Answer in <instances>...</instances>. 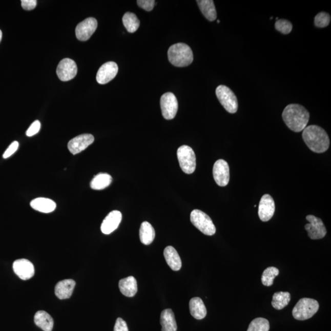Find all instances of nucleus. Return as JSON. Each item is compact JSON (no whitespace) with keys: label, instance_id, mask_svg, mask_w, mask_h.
Masks as SVG:
<instances>
[{"label":"nucleus","instance_id":"cd10ccee","mask_svg":"<svg viewBox=\"0 0 331 331\" xmlns=\"http://www.w3.org/2000/svg\"><path fill=\"white\" fill-rule=\"evenodd\" d=\"M290 300L291 295L288 292H277L273 295L272 305L277 310H282L288 305Z\"/></svg>","mask_w":331,"mask_h":331},{"label":"nucleus","instance_id":"473e14b6","mask_svg":"<svg viewBox=\"0 0 331 331\" xmlns=\"http://www.w3.org/2000/svg\"><path fill=\"white\" fill-rule=\"evenodd\" d=\"M275 27L280 33L287 34L292 32L293 25L289 21L285 19H278L275 24Z\"/></svg>","mask_w":331,"mask_h":331},{"label":"nucleus","instance_id":"2f4dec72","mask_svg":"<svg viewBox=\"0 0 331 331\" xmlns=\"http://www.w3.org/2000/svg\"><path fill=\"white\" fill-rule=\"evenodd\" d=\"M330 22V16L325 12H321L315 18V25L317 27L324 28L329 26Z\"/></svg>","mask_w":331,"mask_h":331},{"label":"nucleus","instance_id":"2eb2a0df","mask_svg":"<svg viewBox=\"0 0 331 331\" xmlns=\"http://www.w3.org/2000/svg\"><path fill=\"white\" fill-rule=\"evenodd\" d=\"M118 68L116 63L114 61H109L102 65L99 69L96 74V80L100 84H107L115 77L118 73Z\"/></svg>","mask_w":331,"mask_h":331},{"label":"nucleus","instance_id":"a878e982","mask_svg":"<svg viewBox=\"0 0 331 331\" xmlns=\"http://www.w3.org/2000/svg\"><path fill=\"white\" fill-rule=\"evenodd\" d=\"M200 10L204 17L209 21H214L217 18V11L214 1L212 0H198Z\"/></svg>","mask_w":331,"mask_h":331},{"label":"nucleus","instance_id":"9b49d317","mask_svg":"<svg viewBox=\"0 0 331 331\" xmlns=\"http://www.w3.org/2000/svg\"><path fill=\"white\" fill-rule=\"evenodd\" d=\"M77 73L76 62L70 58H64L59 63L57 68V76L61 81L66 82L73 79Z\"/></svg>","mask_w":331,"mask_h":331},{"label":"nucleus","instance_id":"e433bc0d","mask_svg":"<svg viewBox=\"0 0 331 331\" xmlns=\"http://www.w3.org/2000/svg\"><path fill=\"white\" fill-rule=\"evenodd\" d=\"M114 331H129L127 323L122 318H117L114 326Z\"/></svg>","mask_w":331,"mask_h":331},{"label":"nucleus","instance_id":"f257e3e1","mask_svg":"<svg viewBox=\"0 0 331 331\" xmlns=\"http://www.w3.org/2000/svg\"><path fill=\"white\" fill-rule=\"evenodd\" d=\"M283 121L289 129L296 133L301 132L307 127L310 114L302 106L292 104L286 106L282 114Z\"/></svg>","mask_w":331,"mask_h":331},{"label":"nucleus","instance_id":"f704fd0d","mask_svg":"<svg viewBox=\"0 0 331 331\" xmlns=\"http://www.w3.org/2000/svg\"><path fill=\"white\" fill-rule=\"evenodd\" d=\"M40 129V123L39 120H35L31 125L29 129L27 130L26 134L27 136L32 137L35 135L39 132Z\"/></svg>","mask_w":331,"mask_h":331},{"label":"nucleus","instance_id":"7c9ffc66","mask_svg":"<svg viewBox=\"0 0 331 331\" xmlns=\"http://www.w3.org/2000/svg\"><path fill=\"white\" fill-rule=\"evenodd\" d=\"M270 329V324L267 320L257 318L250 323L247 331H268Z\"/></svg>","mask_w":331,"mask_h":331},{"label":"nucleus","instance_id":"ea45409f","mask_svg":"<svg viewBox=\"0 0 331 331\" xmlns=\"http://www.w3.org/2000/svg\"><path fill=\"white\" fill-rule=\"evenodd\" d=\"M218 23H220V20H217Z\"/></svg>","mask_w":331,"mask_h":331},{"label":"nucleus","instance_id":"f8f14e48","mask_svg":"<svg viewBox=\"0 0 331 331\" xmlns=\"http://www.w3.org/2000/svg\"><path fill=\"white\" fill-rule=\"evenodd\" d=\"M213 176L218 185L225 187L229 184L230 168L225 160L220 159L215 162L213 168Z\"/></svg>","mask_w":331,"mask_h":331},{"label":"nucleus","instance_id":"58836bf2","mask_svg":"<svg viewBox=\"0 0 331 331\" xmlns=\"http://www.w3.org/2000/svg\"><path fill=\"white\" fill-rule=\"evenodd\" d=\"M2 36H3V33H2V30H0V43H1L2 42Z\"/></svg>","mask_w":331,"mask_h":331},{"label":"nucleus","instance_id":"72a5a7b5","mask_svg":"<svg viewBox=\"0 0 331 331\" xmlns=\"http://www.w3.org/2000/svg\"><path fill=\"white\" fill-rule=\"evenodd\" d=\"M137 4L147 11H151L154 8L155 1L154 0H137Z\"/></svg>","mask_w":331,"mask_h":331},{"label":"nucleus","instance_id":"a211bd4d","mask_svg":"<svg viewBox=\"0 0 331 331\" xmlns=\"http://www.w3.org/2000/svg\"><path fill=\"white\" fill-rule=\"evenodd\" d=\"M76 282L73 280L66 279L60 281L55 287V294L60 299L70 298L73 294Z\"/></svg>","mask_w":331,"mask_h":331},{"label":"nucleus","instance_id":"6ab92c4d","mask_svg":"<svg viewBox=\"0 0 331 331\" xmlns=\"http://www.w3.org/2000/svg\"><path fill=\"white\" fill-rule=\"evenodd\" d=\"M164 257L166 261L172 270L179 271L182 267V261L176 250L173 246H168L165 248Z\"/></svg>","mask_w":331,"mask_h":331},{"label":"nucleus","instance_id":"20e7f679","mask_svg":"<svg viewBox=\"0 0 331 331\" xmlns=\"http://www.w3.org/2000/svg\"><path fill=\"white\" fill-rule=\"evenodd\" d=\"M319 303L311 298L300 299L293 310V316L296 320H306L312 318L319 309Z\"/></svg>","mask_w":331,"mask_h":331},{"label":"nucleus","instance_id":"aec40b11","mask_svg":"<svg viewBox=\"0 0 331 331\" xmlns=\"http://www.w3.org/2000/svg\"><path fill=\"white\" fill-rule=\"evenodd\" d=\"M120 291L127 297L132 298L137 292V281L133 276L121 279L118 283Z\"/></svg>","mask_w":331,"mask_h":331},{"label":"nucleus","instance_id":"f3484780","mask_svg":"<svg viewBox=\"0 0 331 331\" xmlns=\"http://www.w3.org/2000/svg\"><path fill=\"white\" fill-rule=\"evenodd\" d=\"M122 218L120 211H113L110 212L103 220L101 230L103 234H110L117 229Z\"/></svg>","mask_w":331,"mask_h":331},{"label":"nucleus","instance_id":"4468645a","mask_svg":"<svg viewBox=\"0 0 331 331\" xmlns=\"http://www.w3.org/2000/svg\"><path fill=\"white\" fill-rule=\"evenodd\" d=\"M276 205L273 197L268 194L262 196L259 204L258 215L261 221L270 220L275 213Z\"/></svg>","mask_w":331,"mask_h":331},{"label":"nucleus","instance_id":"412c9836","mask_svg":"<svg viewBox=\"0 0 331 331\" xmlns=\"http://www.w3.org/2000/svg\"><path fill=\"white\" fill-rule=\"evenodd\" d=\"M31 207L34 210L43 213H51L55 211L57 205L52 199L45 198H37L30 202Z\"/></svg>","mask_w":331,"mask_h":331},{"label":"nucleus","instance_id":"c9c22d12","mask_svg":"<svg viewBox=\"0 0 331 331\" xmlns=\"http://www.w3.org/2000/svg\"><path fill=\"white\" fill-rule=\"evenodd\" d=\"M18 146H19V144H18V142L17 141H14L11 143L9 148L6 149L4 154H3V158L6 159L10 157L11 155H13L14 153L17 151Z\"/></svg>","mask_w":331,"mask_h":331},{"label":"nucleus","instance_id":"b1692460","mask_svg":"<svg viewBox=\"0 0 331 331\" xmlns=\"http://www.w3.org/2000/svg\"><path fill=\"white\" fill-rule=\"evenodd\" d=\"M160 323L162 331H177V326L174 314L171 309H166L161 312Z\"/></svg>","mask_w":331,"mask_h":331},{"label":"nucleus","instance_id":"5701e85b","mask_svg":"<svg viewBox=\"0 0 331 331\" xmlns=\"http://www.w3.org/2000/svg\"><path fill=\"white\" fill-rule=\"evenodd\" d=\"M34 323L44 331H52L54 327V320L45 311L37 312L34 317Z\"/></svg>","mask_w":331,"mask_h":331},{"label":"nucleus","instance_id":"4c0bfd02","mask_svg":"<svg viewBox=\"0 0 331 331\" xmlns=\"http://www.w3.org/2000/svg\"><path fill=\"white\" fill-rule=\"evenodd\" d=\"M21 5L25 10L31 11L36 8L37 2L36 0H23Z\"/></svg>","mask_w":331,"mask_h":331},{"label":"nucleus","instance_id":"4be33fe9","mask_svg":"<svg viewBox=\"0 0 331 331\" xmlns=\"http://www.w3.org/2000/svg\"><path fill=\"white\" fill-rule=\"evenodd\" d=\"M190 314L196 320H202L207 315V309L201 298H193L190 301Z\"/></svg>","mask_w":331,"mask_h":331},{"label":"nucleus","instance_id":"f03ea898","mask_svg":"<svg viewBox=\"0 0 331 331\" xmlns=\"http://www.w3.org/2000/svg\"><path fill=\"white\" fill-rule=\"evenodd\" d=\"M302 138L306 145L312 152L321 154L329 148L330 140L328 134L322 128L317 126H310L303 130Z\"/></svg>","mask_w":331,"mask_h":331},{"label":"nucleus","instance_id":"0eeeda50","mask_svg":"<svg viewBox=\"0 0 331 331\" xmlns=\"http://www.w3.org/2000/svg\"><path fill=\"white\" fill-rule=\"evenodd\" d=\"M216 95L221 105L227 112L234 114L238 109V101L235 94L229 87L219 86L216 89Z\"/></svg>","mask_w":331,"mask_h":331},{"label":"nucleus","instance_id":"393cba45","mask_svg":"<svg viewBox=\"0 0 331 331\" xmlns=\"http://www.w3.org/2000/svg\"><path fill=\"white\" fill-rule=\"evenodd\" d=\"M140 240L143 244H151L155 237V232L154 227L148 221H143L140 225L139 230Z\"/></svg>","mask_w":331,"mask_h":331},{"label":"nucleus","instance_id":"39448f33","mask_svg":"<svg viewBox=\"0 0 331 331\" xmlns=\"http://www.w3.org/2000/svg\"><path fill=\"white\" fill-rule=\"evenodd\" d=\"M190 220L193 225L205 235L213 236L216 233L213 221L204 212L195 209L190 215Z\"/></svg>","mask_w":331,"mask_h":331},{"label":"nucleus","instance_id":"7ed1b4c3","mask_svg":"<svg viewBox=\"0 0 331 331\" xmlns=\"http://www.w3.org/2000/svg\"><path fill=\"white\" fill-rule=\"evenodd\" d=\"M169 61L174 66L185 67L192 64V50L185 43H177L171 46L168 52Z\"/></svg>","mask_w":331,"mask_h":331},{"label":"nucleus","instance_id":"ddd939ff","mask_svg":"<svg viewBox=\"0 0 331 331\" xmlns=\"http://www.w3.org/2000/svg\"><path fill=\"white\" fill-rule=\"evenodd\" d=\"M94 137L90 134H84L72 139L68 142V148L72 154L82 152L94 142Z\"/></svg>","mask_w":331,"mask_h":331},{"label":"nucleus","instance_id":"423d86ee","mask_svg":"<svg viewBox=\"0 0 331 331\" xmlns=\"http://www.w3.org/2000/svg\"><path fill=\"white\" fill-rule=\"evenodd\" d=\"M178 161L182 170L187 174L194 173L196 167V155L192 148L188 146L180 147L177 152Z\"/></svg>","mask_w":331,"mask_h":331},{"label":"nucleus","instance_id":"dca6fc26","mask_svg":"<svg viewBox=\"0 0 331 331\" xmlns=\"http://www.w3.org/2000/svg\"><path fill=\"white\" fill-rule=\"evenodd\" d=\"M13 270L15 274L24 280H29L34 274L33 264L26 259H20L13 263Z\"/></svg>","mask_w":331,"mask_h":331},{"label":"nucleus","instance_id":"6e6552de","mask_svg":"<svg viewBox=\"0 0 331 331\" xmlns=\"http://www.w3.org/2000/svg\"><path fill=\"white\" fill-rule=\"evenodd\" d=\"M306 219L309 223L305 224V229L311 239H320L326 236V227L320 218L315 217L314 215H309L306 217Z\"/></svg>","mask_w":331,"mask_h":331},{"label":"nucleus","instance_id":"9d476101","mask_svg":"<svg viewBox=\"0 0 331 331\" xmlns=\"http://www.w3.org/2000/svg\"><path fill=\"white\" fill-rule=\"evenodd\" d=\"M97 27L98 23L96 18L93 17L86 18V20L78 24L76 28L77 38L81 42H86L95 33Z\"/></svg>","mask_w":331,"mask_h":331},{"label":"nucleus","instance_id":"1a4fd4ad","mask_svg":"<svg viewBox=\"0 0 331 331\" xmlns=\"http://www.w3.org/2000/svg\"><path fill=\"white\" fill-rule=\"evenodd\" d=\"M162 115L167 120H172L176 117L178 111V101L173 93L168 92L162 95L160 99Z\"/></svg>","mask_w":331,"mask_h":331},{"label":"nucleus","instance_id":"c85d7f7f","mask_svg":"<svg viewBox=\"0 0 331 331\" xmlns=\"http://www.w3.org/2000/svg\"><path fill=\"white\" fill-rule=\"evenodd\" d=\"M122 21L123 26L128 32L133 33L139 29L140 21L136 15L132 12H126L123 15Z\"/></svg>","mask_w":331,"mask_h":331},{"label":"nucleus","instance_id":"bb28decb","mask_svg":"<svg viewBox=\"0 0 331 331\" xmlns=\"http://www.w3.org/2000/svg\"><path fill=\"white\" fill-rule=\"evenodd\" d=\"M112 178L107 173H99L93 178L90 182V187L93 190H101L111 185Z\"/></svg>","mask_w":331,"mask_h":331},{"label":"nucleus","instance_id":"c756f323","mask_svg":"<svg viewBox=\"0 0 331 331\" xmlns=\"http://www.w3.org/2000/svg\"><path fill=\"white\" fill-rule=\"evenodd\" d=\"M279 274V271L275 267H267L263 272L261 277L262 283L264 286H270L273 285L274 280L278 275Z\"/></svg>","mask_w":331,"mask_h":331}]
</instances>
